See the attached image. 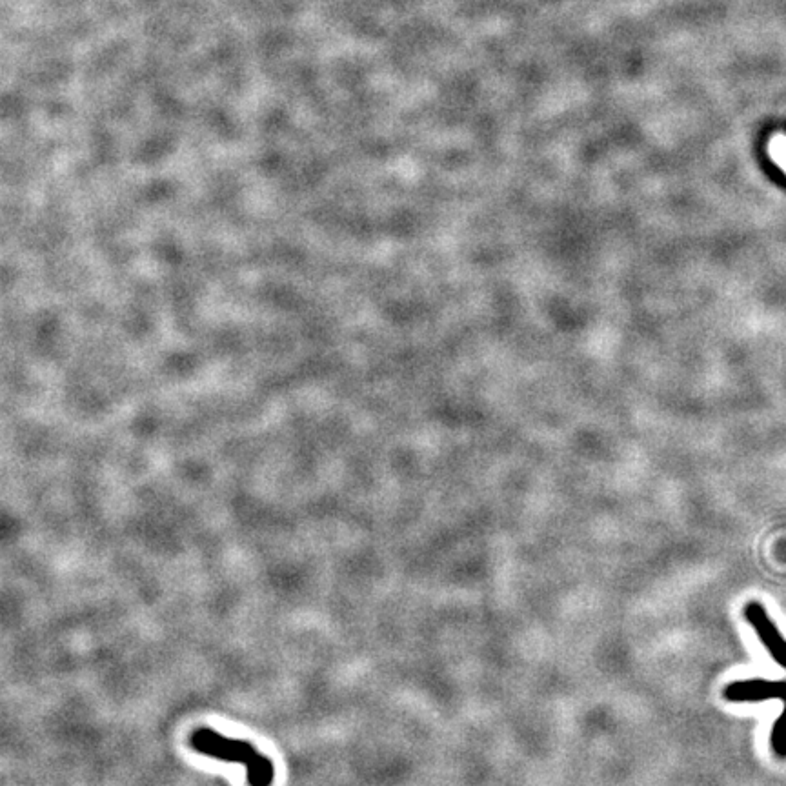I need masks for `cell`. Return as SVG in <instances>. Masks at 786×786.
I'll use <instances>...</instances> for the list:
<instances>
[{
    "label": "cell",
    "instance_id": "2",
    "mask_svg": "<svg viewBox=\"0 0 786 786\" xmlns=\"http://www.w3.org/2000/svg\"><path fill=\"white\" fill-rule=\"evenodd\" d=\"M748 625L756 630L757 637L765 645L768 654L777 665L783 666L786 670V639L777 630L776 623L770 619V615L765 610V606L757 601H750L743 610Z\"/></svg>",
    "mask_w": 786,
    "mask_h": 786
},
{
    "label": "cell",
    "instance_id": "3",
    "mask_svg": "<svg viewBox=\"0 0 786 786\" xmlns=\"http://www.w3.org/2000/svg\"><path fill=\"white\" fill-rule=\"evenodd\" d=\"M779 701L783 703V714L774 723L772 734H770V746H772V750H774V754L777 757L786 759V685Z\"/></svg>",
    "mask_w": 786,
    "mask_h": 786
},
{
    "label": "cell",
    "instance_id": "1",
    "mask_svg": "<svg viewBox=\"0 0 786 786\" xmlns=\"http://www.w3.org/2000/svg\"><path fill=\"white\" fill-rule=\"evenodd\" d=\"M190 746L204 756L244 766L250 786H272L275 766L270 757L261 754L250 741L230 739L217 734L212 728L201 726L190 736Z\"/></svg>",
    "mask_w": 786,
    "mask_h": 786
}]
</instances>
